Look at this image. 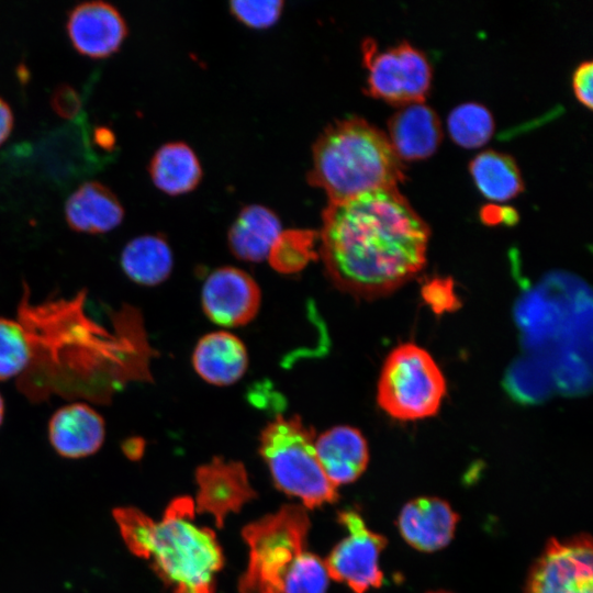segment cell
I'll return each instance as SVG.
<instances>
[{
  "mask_svg": "<svg viewBox=\"0 0 593 593\" xmlns=\"http://www.w3.org/2000/svg\"><path fill=\"white\" fill-rule=\"evenodd\" d=\"M322 219L325 273L356 299L390 295L426 264L429 227L396 187L329 202Z\"/></svg>",
  "mask_w": 593,
  "mask_h": 593,
  "instance_id": "1",
  "label": "cell"
},
{
  "mask_svg": "<svg viewBox=\"0 0 593 593\" xmlns=\"http://www.w3.org/2000/svg\"><path fill=\"white\" fill-rule=\"evenodd\" d=\"M85 292L71 300L47 301L35 305L24 295L18 320L36 340L53 342L76 350L33 361L19 377V388L32 401H42L54 393L79 396L80 359L87 381V399L109 402L115 391L134 379L148 374V346L126 343V336L109 333L85 314Z\"/></svg>",
  "mask_w": 593,
  "mask_h": 593,
  "instance_id": "2",
  "label": "cell"
},
{
  "mask_svg": "<svg viewBox=\"0 0 593 593\" xmlns=\"http://www.w3.org/2000/svg\"><path fill=\"white\" fill-rule=\"evenodd\" d=\"M310 517L303 505L286 504L246 525L249 548L238 593H326L324 560L307 550Z\"/></svg>",
  "mask_w": 593,
  "mask_h": 593,
  "instance_id": "3",
  "label": "cell"
},
{
  "mask_svg": "<svg viewBox=\"0 0 593 593\" xmlns=\"http://www.w3.org/2000/svg\"><path fill=\"white\" fill-rule=\"evenodd\" d=\"M404 177V164L387 134L361 118L328 125L313 146L309 178L329 202L396 187Z\"/></svg>",
  "mask_w": 593,
  "mask_h": 593,
  "instance_id": "4",
  "label": "cell"
},
{
  "mask_svg": "<svg viewBox=\"0 0 593 593\" xmlns=\"http://www.w3.org/2000/svg\"><path fill=\"white\" fill-rule=\"evenodd\" d=\"M194 501L174 499L154 523L145 559L172 593H215L224 556L215 533L194 523Z\"/></svg>",
  "mask_w": 593,
  "mask_h": 593,
  "instance_id": "5",
  "label": "cell"
},
{
  "mask_svg": "<svg viewBox=\"0 0 593 593\" xmlns=\"http://www.w3.org/2000/svg\"><path fill=\"white\" fill-rule=\"evenodd\" d=\"M315 430L299 415L276 416L260 432L259 454L273 483L315 508L338 500L337 488L326 478L315 451Z\"/></svg>",
  "mask_w": 593,
  "mask_h": 593,
  "instance_id": "6",
  "label": "cell"
},
{
  "mask_svg": "<svg viewBox=\"0 0 593 593\" xmlns=\"http://www.w3.org/2000/svg\"><path fill=\"white\" fill-rule=\"evenodd\" d=\"M446 388L432 355L414 343H404L393 348L382 365L377 402L395 419H424L438 412Z\"/></svg>",
  "mask_w": 593,
  "mask_h": 593,
  "instance_id": "7",
  "label": "cell"
},
{
  "mask_svg": "<svg viewBox=\"0 0 593 593\" xmlns=\"http://www.w3.org/2000/svg\"><path fill=\"white\" fill-rule=\"evenodd\" d=\"M363 60L370 96L400 107L424 101L432 68L423 52L407 42L379 51L370 40L363 43Z\"/></svg>",
  "mask_w": 593,
  "mask_h": 593,
  "instance_id": "8",
  "label": "cell"
},
{
  "mask_svg": "<svg viewBox=\"0 0 593 593\" xmlns=\"http://www.w3.org/2000/svg\"><path fill=\"white\" fill-rule=\"evenodd\" d=\"M337 518L347 534L324 560L328 578L346 584L354 593L380 588L383 572L379 560L387 546L385 537L371 530L353 508L338 512Z\"/></svg>",
  "mask_w": 593,
  "mask_h": 593,
  "instance_id": "9",
  "label": "cell"
},
{
  "mask_svg": "<svg viewBox=\"0 0 593 593\" xmlns=\"http://www.w3.org/2000/svg\"><path fill=\"white\" fill-rule=\"evenodd\" d=\"M592 539L551 538L533 563L524 593H593Z\"/></svg>",
  "mask_w": 593,
  "mask_h": 593,
  "instance_id": "10",
  "label": "cell"
},
{
  "mask_svg": "<svg viewBox=\"0 0 593 593\" xmlns=\"http://www.w3.org/2000/svg\"><path fill=\"white\" fill-rule=\"evenodd\" d=\"M261 290L245 270L224 266L213 270L201 290V305L206 317L223 327H239L258 314Z\"/></svg>",
  "mask_w": 593,
  "mask_h": 593,
  "instance_id": "11",
  "label": "cell"
},
{
  "mask_svg": "<svg viewBox=\"0 0 593 593\" xmlns=\"http://www.w3.org/2000/svg\"><path fill=\"white\" fill-rule=\"evenodd\" d=\"M195 481V512L210 514L219 528L230 514L239 512L257 495L245 466L235 460L214 457L197 468Z\"/></svg>",
  "mask_w": 593,
  "mask_h": 593,
  "instance_id": "12",
  "label": "cell"
},
{
  "mask_svg": "<svg viewBox=\"0 0 593 593\" xmlns=\"http://www.w3.org/2000/svg\"><path fill=\"white\" fill-rule=\"evenodd\" d=\"M66 27L74 47L93 58L116 52L127 34L126 23L118 9L101 0L74 7L68 13Z\"/></svg>",
  "mask_w": 593,
  "mask_h": 593,
  "instance_id": "13",
  "label": "cell"
},
{
  "mask_svg": "<svg viewBox=\"0 0 593 593\" xmlns=\"http://www.w3.org/2000/svg\"><path fill=\"white\" fill-rule=\"evenodd\" d=\"M47 430L49 444L60 457L80 459L102 447L105 421L90 404L72 402L53 413Z\"/></svg>",
  "mask_w": 593,
  "mask_h": 593,
  "instance_id": "14",
  "label": "cell"
},
{
  "mask_svg": "<svg viewBox=\"0 0 593 593\" xmlns=\"http://www.w3.org/2000/svg\"><path fill=\"white\" fill-rule=\"evenodd\" d=\"M459 515L445 500L422 496L407 502L398 517L402 538L422 552L443 549L452 540Z\"/></svg>",
  "mask_w": 593,
  "mask_h": 593,
  "instance_id": "15",
  "label": "cell"
},
{
  "mask_svg": "<svg viewBox=\"0 0 593 593\" xmlns=\"http://www.w3.org/2000/svg\"><path fill=\"white\" fill-rule=\"evenodd\" d=\"M318 462L333 485L355 482L369 462V447L362 433L349 425L334 426L315 438Z\"/></svg>",
  "mask_w": 593,
  "mask_h": 593,
  "instance_id": "16",
  "label": "cell"
},
{
  "mask_svg": "<svg viewBox=\"0 0 593 593\" xmlns=\"http://www.w3.org/2000/svg\"><path fill=\"white\" fill-rule=\"evenodd\" d=\"M388 131L387 136L402 161L429 157L441 141L438 115L424 101L401 105L390 118Z\"/></svg>",
  "mask_w": 593,
  "mask_h": 593,
  "instance_id": "17",
  "label": "cell"
},
{
  "mask_svg": "<svg viewBox=\"0 0 593 593\" xmlns=\"http://www.w3.org/2000/svg\"><path fill=\"white\" fill-rule=\"evenodd\" d=\"M248 362L245 344L227 331L203 335L192 353V366L197 374L216 387L236 383L245 374Z\"/></svg>",
  "mask_w": 593,
  "mask_h": 593,
  "instance_id": "18",
  "label": "cell"
},
{
  "mask_svg": "<svg viewBox=\"0 0 593 593\" xmlns=\"http://www.w3.org/2000/svg\"><path fill=\"white\" fill-rule=\"evenodd\" d=\"M65 217L75 232L103 234L119 226L124 209L118 197L104 184L88 181L67 199Z\"/></svg>",
  "mask_w": 593,
  "mask_h": 593,
  "instance_id": "19",
  "label": "cell"
},
{
  "mask_svg": "<svg viewBox=\"0 0 593 593\" xmlns=\"http://www.w3.org/2000/svg\"><path fill=\"white\" fill-rule=\"evenodd\" d=\"M278 216L262 205H248L240 211L228 232L233 255L244 261L259 262L268 258L281 234Z\"/></svg>",
  "mask_w": 593,
  "mask_h": 593,
  "instance_id": "20",
  "label": "cell"
},
{
  "mask_svg": "<svg viewBox=\"0 0 593 593\" xmlns=\"http://www.w3.org/2000/svg\"><path fill=\"white\" fill-rule=\"evenodd\" d=\"M172 266L171 249L159 235L137 236L123 247L120 255L123 273L130 281L143 287H156L166 281Z\"/></svg>",
  "mask_w": 593,
  "mask_h": 593,
  "instance_id": "21",
  "label": "cell"
},
{
  "mask_svg": "<svg viewBox=\"0 0 593 593\" xmlns=\"http://www.w3.org/2000/svg\"><path fill=\"white\" fill-rule=\"evenodd\" d=\"M154 184L163 192L177 195L193 190L200 182L202 170L194 152L184 143L163 145L149 163Z\"/></svg>",
  "mask_w": 593,
  "mask_h": 593,
  "instance_id": "22",
  "label": "cell"
},
{
  "mask_svg": "<svg viewBox=\"0 0 593 593\" xmlns=\"http://www.w3.org/2000/svg\"><path fill=\"white\" fill-rule=\"evenodd\" d=\"M469 169L479 191L490 200H510L524 188L518 166L507 154L483 150L471 160Z\"/></svg>",
  "mask_w": 593,
  "mask_h": 593,
  "instance_id": "23",
  "label": "cell"
},
{
  "mask_svg": "<svg viewBox=\"0 0 593 593\" xmlns=\"http://www.w3.org/2000/svg\"><path fill=\"white\" fill-rule=\"evenodd\" d=\"M32 359L33 343L25 326L0 316V382L22 376Z\"/></svg>",
  "mask_w": 593,
  "mask_h": 593,
  "instance_id": "24",
  "label": "cell"
},
{
  "mask_svg": "<svg viewBox=\"0 0 593 593\" xmlns=\"http://www.w3.org/2000/svg\"><path fill=\"white\" fill-rule=\"evenodd\" d=\"M447 127L455 143L465 148H475L482 146L492 136L494 120L484 105L467 102L450 111Z\"/></svg>",
  "mask_w": 593,
  "mask_h": 593,
  "instance_id": "25",
  "label": "cell"
},
{
  "mask_svg": "<svg viewBox=\"0 0 593 593\" xmlns=\"http://www.w3.org/2000/svg\"><path fill=\"white\" fill-rule=\"evenodd\" d=\"M315 239L310 231H282L267 259L280 273L299 272L317 255L314 249Z\"/></svg>",
  "mask_w": 593,
  "mask_h": 593,
  "instance_id": "26",
  "label": "cell"
},
{
  "mask_svg": "<svg viewBox=\"0 0 593 593\" xmlns=\"http://www.w3.org/2000/svg\"><path fill=\"white\" fill-rule=\"evenodd\" d=\"M113 518L128 550L145 559L155 522L132 506L114 508Z\"/></svg>",
  "mask_w": 593,
  "mask_h": 593,
  "instance_id": "27",
  "label": "cell"
},
{
  "mask_svg": "<svg viewBox=\"0 0 593 593\" xmlns=\"http://www.w3.org/2000/svg\"><path fill=\"white\" fill-rule=\"evenodd\" d=\"M282 1H233V14L245 25L256 29L276 23L282 11Z\"/></svg>",
  "mask_w": 593,
  "mask_h": 593,
  "instance_id": "28",
  "label": "cell"
},
{
  "mask_svg": "<svg viewBox=\"0 0 593 593\" xmlns=\"http://www.w3.org/2000/svg\"><path fill=\"white\" fill-rule=\"evenodd\" d=\"M572 88L577 99L586 108H592L593 64L582 61L573 71Z\"/></svg>",
  "mask_w": 593,
  "mask_h": 593,
  "instance_id": "29",
  "label": "cell"
},
{
  "mask_svg": "<svg viewBox=\"0 0 593 593\" xmlns=\"http://www.w3.org/2000/svg\"><path fill=\"white\" fill-rule=\"evenodd\" d=\"M51 102L54 110L64 118H74L81 104L77 91L68 85L58 86Z\"/></svg>",
  "mask_w": 593,
  "mask_h": 593,
  "instance_id": "30",
  "label": "cell"
},
{
  "mask_svg": "<svg viewBox=\"0 0 593 593\" xmlns=\"http://www.w3.org/2000/svg\"><path fill=\"white\" fill-rule=\"evenodd\" d=\"M13 126V113L9 104L0 98V144H2Z\"/></svg>",
  "mask_w": 593,
  "mask_h": 593,
  "instance_id": "31",
  "label": "cell"
},
{
  "mask_svg": "<svg viewBox=\"0 0 593 593\" xmlns=\"http://www.w3.org/2000/svg\"><path fill=\"white\" fill-rule=\"evenodd\" d=\"M144 448L145 441L138 437L127 438L122 444L124 455L131 460H138L144 454Z\"/></svg>",
  "mask_w": 593,
  "mask_h": 593,
  "instance_id": "32",
  "label": "cell"
},
{
  "mask_svg": "<svg viewBox=\"0 0 593 593\" xmlns=\"http://www.w3.org/2000/svg\"><path fill=\"white\" fill-rule=\"evenodd\" d=\"M96 136H97V141L102 145V146H110L114 138L112 137V134L110 131L105 130V128H99L96 133Z\"/></svg>",
  "mask_w": 593,
  "mask_h": 593,
  "instance_id": "33",
  "label": "cell"
},
{
  "mask_svg": "<svg viewBox=\"0 0 593 593\" xmlns=\"http://www.w3.org/2000/svg\"><path fill=\"white\" fill-rule=\"evenodd\" d=\"M4 414H5V402L2 394L0 393V426L3 423Z\"/></svg>",
  "mask_w": 593,
  "mask_h": 593,
  "instance_id": "34",
  "label": "cell"
},
{
  "mask_svg": "<svg viewBox=\"0 0 593 593\" xmlns=\"http://www.w3.org/2000/svg\"><path fill=\"white\" fill-rule=\"evenodd\" d=\"M429 593H448V592H444V591H436V592H429Z\"/></svg>",
  "mask_w": 593,
  "mask_h": 593,
  "instance_id": "35",
  "label": "cell"
}]
</instances>
